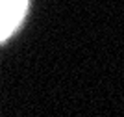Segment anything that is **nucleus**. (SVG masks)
Masks as SVG:
<instances>
[{
	"instance_id": "nucleus-1",
	"label": "nucleus",
	"mask_w": 124,
	"mask_h": 117,
	"mask_svg": "<svg viewBox=\"0 0 124 117\" xmlns=\"http://www.w3.org/2000/svg\"><path fill=\"white\" fill-rule=\"evenodd\" d=\"M28 0H0V41L8 39L22 22Z\"/></svg>"
}]
</instances>
